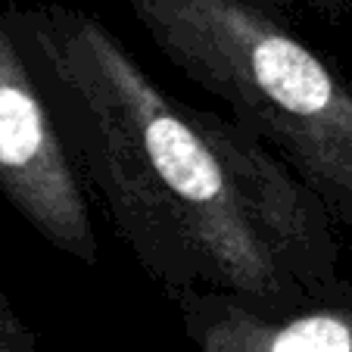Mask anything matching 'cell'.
I'll return each instance as SVG.
<instances>
[{"mask_svg": "<svg viewBox=\"0 0 352 352\" xmlns=\"http://www.w3.org/2000/svg\"><path fill=\"white\" fill-rule=\"evenodd\" d=\"M160 54L352 228V81L268 0H128Z\"/></svg>", "mask_w": 352, "mask_h": 352, "instance_id": "7a4b0ae2", "label": "cell"}, {"mask_svg": "<svg viewBox=\"0 0 352 352\" xmlns=\"http://www.w3.org/2000/svg\"><path fill=\"white\" fill-rule=\"evenodd\" d=\"M274 7H299V10H312V13L324 16V19H340L349 10V0H268Z\"/></svg>", "mask_w": 352, "mask_h": 352, "instance_id": "8992f818", "label": "cell"}, {"mask_svg": "<svg viewBox=\"0 0 352 352\" xmlns=\"http://www.w3.org/2000/svg\"><path fill=\"white\" fill-rule=\"evenodd\" d=\"M197 352H352V284L287 302L219 290L172 296Z\"/></svg>", "mask_w": 352, "mask_h": 352, "instance_id": "277c9868", "label": "cell"}, {"mask_svg": "<svg viewBox=\"0 0 352 352\" xmlns=\"http://www.w3.org/2000/svg\"><path fill=\"white\" fill-rule=\"evenodd\" d=\"M0 199L44 243L100 265L91 197L0 3Z\"/></svg>", "mask_w": 352, "mask_h": 352, "instance_id": "3957f363", "label": "cell"}, {"mask_svg": "<svg viewBox=\"0 0 352 352\" xmlns=\"http://www.w3.org/2000/svg\"><path fill=\"white\" fill-rule=\"evenodd\" d=\"M3 13L87 197L168 299L287 302L343 280L333 219L259 138L168 94L87 10L44 0Z\"/></svg>", "mask_w": 352, "mask_h": 352, "instance_id": "6da1fadb", "label": "cell"}, {"mask_svg": "<svg viewBox=\"0 0 352 352\" xmlns=\"http://www.w3.org/2000/svg\"><path fill=\"white\" fill-rule=\"evenodd\" d=\"M0 352H41L28 321L16 312L10 293L0 287Z\"/></svg>", "mask_w": 352, "mask_h": 352, "instance_id": "5b68a950", "label": "cell"}]
</instances>
